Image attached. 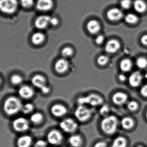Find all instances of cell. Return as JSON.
<instances>
[{"mask_svg":"<svg viewBox=\"0 0 147 147\" xmlns=\"http://www.w3.org/2000/svg\"><path fill=\"white\" fill-rule=\"evenodd\" d=\"M59 24V20L57 18H51L50 20V24L53 26H56Z\"/></svg>","mask_w":147,"mask_h":147,"instance_id":"obj_43","label":"cell"},{"mask_svg":"<svg viewBox=\"0 0 147 147\" xmlns=\"http://www.w3.org/2000/svg\"><path fill=\"white\" fill-rule=\"evenodd\" d=\"M32 83L34 86L41 90L47 86V80L44 76L40 74L34 76L31 80Z\"/></svg>","mask_w":147,"mask_h":147,"instance_id":"obj_19","label":"cell"},{"mask_svg":"<svg viewBox=\"0 0 147 147\" xmlns=\"http://www.w3.org/2000/svg\"><path fill=\"white\" fill-rule=\"evenodd\" d=\"M54 5L53 0H37L36 7L40 11L47 12L51 10Z\"/></svg>","mask_w":147,"mask_h":147,"instance_id":"obj_13","label":"cell"},{"mask_svg":"<svg viewBox=\"0 0 147 147\" xmlns=\"http://www.w3.org/2000/svg\"><path fill=\"white\" fill-rule=\"evenodd\" d=\"M33 143L32 137L29 135H25L20 136L17 139L18 147H30Z\"/></svg>","mask_w":147,"mask_h":147,"instance_id":"obj_18","label":"cell"},{"mask_svg":"<svg viewBox=\"0 0 147 147\" xmlns=\"http://www.w3.org/2000/svg\"><path fill=\"white\" fill-rule=\"evenodd\" d=\"M132 63L130 59H124L120 63V69L123 72H129L132 68Z\"/></svg>","mask_w":147,"mask_h":147,"instance_id":"obj_27","label":"cell"},{"mask_svg":"<svg viewBox=\"0 0 147 147\" xmlns=\"http://www.w3.org/2000/svg\"><path fill=\"white\" fill-rule=\"evenodd\" d=\"M110 111V108L107 105L101 106L99 109V113L101 116L106 117L108 116Z\"/></svg>","mask_w":147,"mask_h":147,"instance_id":"obj_35","label":"cell"},{"mask_svg":"<svg viewBox=\"0 0 147 147\" xmlns=\"http://www.w3.org/2000/svg\"><path fill=\"white\" fill-rule=\"evenodd\" d=\"M19 95L21 98L25 100H30L35 95L34 89L28 85H24L20 88L18 90Z\"/></svg>","mask_w":147,"mask_h":147,"instance_id":"obj_10","label":"cell"},{"mask_svg":"<svg viewBox=\"0 0 147 147\" xmlns=\"http://www.w3.org/2000/svg\"><path fill=\"white\" fill-rule=\"evenodd\" d=\"M142 147V146H137V147Z\"/></svg>","mask_w":147,"mask_h":147,"instance_id":"obj_47","label":"cell"},{"mask_svg":"<svg viewBox=\"0 0 147 147\" xmlns=\"http://www.w3.org/2000/svg\"><path fill=\"white\" fill-rule=\"evenodd\" d=\"M68 142L71 147H82L84 144V140L81 135L74 133L70 136Z\"/></svg>","mask_w":147,"mask_h":147,"instance_id":"obj_17","label":"cell"},{"mask_svg":"<svg viewBox=\"0 0 147 147\" xmlns=\"http://www.w3.org/2000/svg\"><path fill=\"white\" fill-rule=\"evenodd\" d=\"M59 127L63 132L72 135L76 133L79 129V125L76 119L68 117L62 119L60 122Z\"/></svg>","mask_w":147,"mask_h":147,"instance_id":"obj_5","label":"cell"},{"mask_svg":"<svg viewBox=\"0 0 147 147\" xmlns=\"http://www.w3.org/2000/svg\"><path fill=\"white\" fill-rule=\"evenodd\" d=\"M69 67V62L65 58L58 59L55 63V70L58 74H64L68 70Z\"/></svg>","mask_w":147,"mask_h":147,"instance_id":"obj_12","label":"cell"},{"mask_svg":"<svg viewBox=\"0 0 147 147\" xmlns=\"http://www.w3.org/2000/svg\"><path fill=\"white\" fill-rule=\"evenodd\" d=\"M141 42L144 45L147 46V35H144L141 39Z\"/></svg>","mask_w":147,"mask_h":147,"instance_id":"obj_44","label":"cell"},{"mask_svg":"<svg viewBox=\"0 0 147 147\" xmlns=\"http://www.w3.org/2000/svg\"><path fill=\"white\" fill-rule=\"evenodd\" d=\"M104 39H105V38H104V36H102V35H99L95 38V43L98 45L101 44L104 42Z\"/></svg>","mask_w":147,"mask_h":147,"instance_id":"obj_42","label":"cell"},{"mask_svg":"<svg viewBox=\"0 0 147 147\" xmlns=\"http://www.w3.org/2000/svg\"><path fill=\"white\" fill-rule=\"evenodd\" d=\"M132 5L131 0H123L120 3L122 8L125 10H128L130 8Z\"/></svg>","mask_w":147,"mask_h":147,"instance_id":"obj_37","label":"cell"},{"mask_svg":"<svg viewBox=\"0 0 147 147\" xmlns=\"http://www.w3.org/2000/svg\"><path fill=\"white\" fill-rule=\"evenodd\" d=\"M127 142L126 139L123 136L116 138L112 144V147H126Z\"/></svg>","mask_w":147,"mask_h":147,"instance_id":"obj_26","label":"cell"},{"mask_svg":"<svg viewBox=\"0 0 147 147\" xmlns=\"http://www.w3.org/2000/svg\"><path fill=\"white\" fill-rule=\"evenodd\" d=\"M143 80V76L141 72L136 71L129 76L128 79L129 84L132 87H137L140 86Z\"/></svg>","mask_w":147,"mask_h":147,"instance_id":"obj_14","label":"cell"},{"mask_svg":"<svg viewBox=\"0 0 147 147\" xmlns=\"http://www.w3.org/2000/svg\"><path fill=\"white\" fill-rule=\"evenodd\" d=\"M74 54V50L69 47H66L63 49L61 55L64 58H67L72 56Z\"/></svg>","mask_w":147,"mask_h":147,"instance_id":"obj_31","label":"cell"},{"mask_svg":"<svg viewBox=\"0 0 147 147\" xmlns=\"http://www.w3.org/2000/svg\"><path fill=\"white\" fill-rule=\"evenodd\" d=\"M48 142L43 139H39L35 142L33 147H47Z\"/></svg>","mask_w":147,"mask_h":147,"instance_id":"obj_38","label":"cell"},{"mask_svg":"<svg viewBox=\"0 0 147 147\" xmlns=\"http://www.w3.org/2000/svg\"><path fill=\"white\" fill-rule=\"evenodd\" d=\"M119 79L121 81H125L126 80V77L124 75L120 74L119 76Z\"/></svg>","mask_w":147,"mask_h":147,"instance_id":"obj_45","label":"cell"},{"mask_svg":"<svg viewBox=\"0 0 147 147\" xmlns=\"http://www.w3.org/2000/svg\"><path fill=\"white\" fill-rule=\"evenodd\" d=\"M35 109V106L33 103L29 102L23 105L21 112L25 115L33 113Z\"/></svg>","mask_w":147,"mask_h":147,"instance_id":"obj_28","label":"cell"},{"mask_svg":"<svg viewBox=\"0 0 147 147\" xmlns=\"http://www.w3.org/2000/svg\"><path fill=\"white\" fill-rule=\"evenodd\" d=\"M109 60V58L106 55H101L97 59V63L100 66L105 65Z\"/></svg>","mask_w":147,"mask_h":147,"instance_id":"obj_34","label":"cell"},{"mask_svg":"<svg viewBox=\"0 0 147 147\" xmlns=\"http://www.w3.org/2000/svg\"><path fill=\"white\" fill-rule=\"evenodd\" d=\"M134 10L138 13H143L147 10V6L142 0H136L133 4Z\"/></svg>","mask_w":147,"mask_h":147,"instance_id":"obj_24","label":"cell"},{"mask_svg":"<svg viewBox=\"0 0 147 147\" xmlns=\"http://www.w3.org/2000/svg\"><path fill=\"white\" fill-rule=\"evenodd\" d=\"M136 64L139 68L145 69L147 67V60L144 57H139L136 60Z\"/></svg>","mask_w":147,"mask_h":147,"instance_id":"obj_32","label":"cell"},{"mask_svg":"<svg viewBox=\"0 0 147 147\" xmlns=\"http://www.w3.org/2000/svg\"><path fill=\"white\" fill-rule=\"evenodd\" d=\"M124 19L125 22L129 24H135L138 20L137 16L133 13H128L125 15Z\"/></svg>","mask_w":147,"mask_h":147,"instance_id":"obj_29","label":"cell"},{"mask_svg":"<svg viewBox=\"0 0 147 147\" xmlns=\"http://www.w3.org/2000/svg\"><path fill=\"white\" fill-rule=\"evenodd\" d=\"M93 147H107V144L105 141H99L96 142Z\"/></svg>","mask_w":147,"mask_h":147,"instance_id":"obj_41","label":"cell"},{"mask_svg":"<svg viewBox=\"0 0 147 147\" xmlns=\"http://www.w3.org/2000/svg\"><path fill=\"white\" fill-rule=\"evenodd\" d=\"M45 36L42 32H35L32 34L31 37V41L33 44L36 45H40L44 42Z\"/></svg>","mask_w":147,"mask_h":147,"instance_id":"obj_23","label":"cell"},{"mask_svg":"<svg viewBox=\"0 0 147 147\" xmlns=\"http://www.w3.org/2000/svg\"><path fill=\"white\" fill-rule=\"evenodd\" d=\"M51 17L49 15H41L36 18L35 21V26L39 30H45L50 24Z\"/></svg>","mask_w":147,"mask_h":147,"instance_id":"obj_11","label":"cell"},{"mask_svg":"<svg viewBox=\"0 0 147 147\" xmlns=\"http://www.w3.org/2000/svg\"><path fill=\"white\" fill-rule=\"evenodd\" d=\"M118 119L114 115L105 117L100 122V128L103 132L106 134L112 135L117 129Z\"/></svg>","mask_w":147,"mask_h":147,"instance_id":"obj_3","label":"cell"},{"mask_svg":"<svg viewBox=\"0 0 147 147\" xmlns=\"http://www.w3.org/2000/svg\"><path fill=\"white\" fill-rule=\"evenodd\" d=\"M140 92L143 96L147 97V83L142 87L140 89Z\"/></svg>","mask_w":147,"mask_h":147,"instance_id":"obj_39","label":"cell"},{"mask_svg":"<svg viewBox=\"0 0 147 147\" xmlns=\"http://www.w3.org/2000/svg\"><path fill=\"white\" fill-rule=\"evenodd\" d=\"M120 44L118 40L111 39L105 45V50L107 53L113 54L117 52L120 48Z\"/></svg>","mask_w":147,"mask_h":147,"instance_id":"obj_16","label":"cell"},{"mask_svg":"<svg viewBox=\"0 0 147 147\" xmlns=\"http://www.w3.org/2000/svg\"><path fill=\"white\" fill-rule=\"evenodd\" d=\"M12 125L14 131L19 133H23L30 129V121L24 117H18L13 121Z\"/></svg>","mask_w":147,"mask_h":147,"instance_id":"obj_8","label":"cell"},{"mask_svg":"<svg viewBox=\"0 0 147 147\" xmlns=\"http://www.w3.org/2000/svg\"><path fill=\"white\" fill-rule=\"evenodd\" d=\"M20 4L21 6L26 9H29L34 5V0H20Z\"/></svg>","mask_w":147,"mask_h":147,"instance_id":"obj_33","label":"cell"},{"mask_svg":"<svg viewBox=\"0 0 147 147\" xmlns=\"http://www.w3.org/2000/svg\"><path fill=\"white\" fill-rule=\"evenodd\" d=\"M86 28L89 33L96 34L100 31L101 26L98 21L95 20H92L88 22Z\"/></svg>","mask_w":147,"mask_h":147,"instance_id":"obj_21","label":"cell"},{"mask_svg":"<svg viewBox=\"0 0 147 147\" xmlns=\"http://www.w3.org/2000/svg\"><path fill=\"white\" fill-rule=\"evenodd\" d=\"M128 98L127 94L123 92L115 93L112 96V100L113 103L119 106L125 104L128 100Z\"/></svg>","mask_w":147,"mask_h":147,"instance_id":"obj_20","label":"cell"},{"mask_svg":"<svg viewBox=\"0 0 147 147\" xmlns=\"http://www.w3.org/2000/svg\"><path fill=\"white\" fill-rule=\"evenodd\" d=\"M144 78L146 80H147V70L146 72H145V74H144Z\"/></svg>","mask_w":147,"mask_h":147,"instance_id":"obj_46","label":"cell"},{"mask_svg":"<svg viewBox=\"0 0 147 147\" xmlns=\"http://www.w3.org/2000/svg\"><path fill=\"white\" fill-rule=\"evenodd\" d=\"M94 112V109L90 106L78 105L75 109L74 115L78 122L86 123L91 119Z\"/></svg>","mask_w":147,"mask_h":147,"instance_id":"obj_2","label":"cell"},{"mask_svg":"<svg viewBox=\"0 0 147 147\" xmlns=\"http://www.w3.org/2000/svg\"><path fill=\"white\" fill-rule=\"evenodd\" d=\"M51 90V89L50 87L47 85V86H45L43 88H42L40 90V91L43 94L46 95V94H49Z\"/></svg>","mask_w":147,"mask_h":147,"instance_id":"obj_40","label":"cell"},{"mask_svg":"<svg viewBox=\"0 0 147 147\" xmlns=\"http://www.w3.org/2000/svg\"><path fill=\"white\" fill-rule=\"evenodd\" d=\"M23 105L20 98L15 96H9L4 100L3 111L7 116H14L21 112Z\"/></svg>","mask_w":147,"mask_h":147,"instance_id":"obj_1","label":"cell"},{"mask_svg":"<svg viewBox=\"0 0 147 147\" xmlns=\"http://www.w3.org/2000/svg\"><path fill=\"white\" fill-rule=\"evenodd\" d=\"M44 119L43 114L40 112H36L32 113L30 117V121L36 125L41 124L43 122Z\"/></svg>","mask_w":147,"mask_h":147,"instance_id":"obj_22","label":"cell"},{"mask_svg":"<svg viewBox=\"0 0 147 147\" xmlns=\"http://www.w3.org/2000/svg\"><path fill=\"white\" fill-rule=\"evenodd\" d=\"M46 138L47 142L49 144L57 146L62 143L64 137L61 131L57 129H53L47 133Z\"/></svg>","mask_w":147,"mask_h":147,"instance_id":"obj_7","label":"cell"},{"mask_svg":"<svg viewBox=\"0 0 147 147\" xmlns=\"http://www.w3.org/2000/svg\"><path fill=\"white\" fill-rule=\"evenodd\" d=\"M104 100L103 98L95 94H91L86 96H81L77 98L78 105H83L88 106H99L103 104Z\"/></svg>","mask_w":147,"mask_h":147,"instance_id":"obj_4","label":"cell"},{"mask_svg":"<svg viewBox=\"0 0 147 147\" xmlns=\"http://www.w3.org/2000/svg\"><path fill=\"white\" fill-rule=\"evenodd\" d=\"M121 125L122 128L125 129H130L134 125V121L133 119L129 117H125L122 119Z\"/></svg>","mask_w":147,"mask_h":147,"instance_id":"obj_25","label":"cell"},{"mask_svg":"<svg viewBox=\"0 0 147 147\" xmlns=\"http://www.w3.org/2000/svg\"><path fill=\"white\" fill-rule=\"evenodd\" d=\"M23 78L18 74L13 75L11 78V82L14 86H18L23 82Z\"/></svg>","mask_w":147,"mask_h":147,"instance_id":"obj_30","label":"cell"},{"mask_svg":"<svg viewBox=\"0 0 147 147\" xmlns=\"http://www.w3.org/2000/svg\"><path fill=\"white\" fill-rule=\"evenodd\" d=\"M19 6L18 0H1L0 8L2 12L11 14L16 12Z\"/></svg>","mask_w":147,"mask_h":147,"instance_id":"obj_6","label":"cell"},{"mask_svg":"<svg viewBox=\"0 0 147 147\" xmlns=\"http://www.w3.org/2000/svg\"><path fill=\"white\" fill-rule=\"evenodd\" d=\"M146 118H147V113H146Z\"/></svg>","mask_w":147,"mask_h":147,"instance_id":"obj_48","label":"cell"},{"mask_svg":"<svg viewBox=\"0 0 147 147\" xmlns=\"http://www.w3.org/2000/svg\"><path fill=\"white\" fill-rule=\"evenodd\" d=\"M50 112L52 116L57 118H61L68 113L67 107L61 103H56L51 107Z\"/></svg>","mask_w":147,"mask_h":147,"instance_id":"obj_9","label":"cell"},{"mask_svg":"<svg viewBox=\"0 0 147 147\" xmlns=\"http://www.w3.org/2000/svg\"><path fill=\"white\" fill-rule=\"evenodd\" d=\"M107 16L108 19L111 21H116L120 20L124 17L123 12L117 8L110 9L107 11Z\"/></svg>","mask_w":147,"mask_h":147,"instance_id":"obj_15","label":"cell"},{"mask_svg":"<svg viewBox=\"0 0 147 147\" xmlns=\"http://www.w3.org/2000/svg\"><path fill=\"white\" fill-rule=\"evenodd\" d=\"M138 104L137 102L136 101H134V100H131V101H129L127 103V107L129 110L131 111H136L138 107Z\"/></svg>","mask_w":147,"mask_h":147,"instance_id":"obj_36","label":"cell"}]
</instances>
